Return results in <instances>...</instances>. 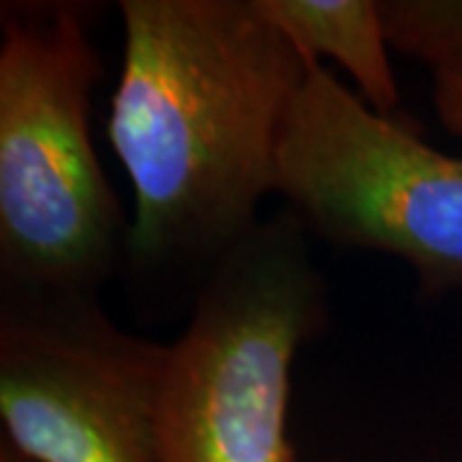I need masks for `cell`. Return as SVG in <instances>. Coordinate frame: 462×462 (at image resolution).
I'll use <instances>...</instances> for the list:
<instances>
[{"label": "cell", "instance_id": "obj_1", "mask_svg": "<svg viewBox=\"0 0 462 462\" xmlns=\"http://www.w3.org/2000/svg\"><path fill=\"white\" fill-rule=\"evenodd\" d=\"M108 139L134 190L129 257L214 267L260 224L311 69L257 0H124Z\"/></svg>", "mask_w": 462, "mask_h": 462}, {"label": "cell", "instance_id": "obj_2", "mask_svg": "<svg viewBox=\"0 0 462 462\" xmlns=\"http://www.w3.org/2000/svg\"><path fill=\"white\" fill-rule=\"evenodd\" d=\"M75 3L0 11V282L90 293L129 254L90 106L103 78Z\"/></svg>", "mask_w": 462, "mask_h": 462}, {"label": "cell", "instance_id": "obj_3", "mask_svg": "<svg viewBox=\"0 0 462 462\" xmlns=\"http://www.w3.org/2000/svg\"><path fill=\"white\" fill-rule=\"evenodd\" d=\"M306 234L288 208L260 218L211 267L188 327L167 345L162 462H298L291 373L329 319Z\"/></svg>", "mask_w": 462, "mask_h": 462}, {"label": "cell", "instance_id": "obj_4", "mask_svg": "<svg viewBox=\"0 0 462 462\" xmlns=\"http://www.w3.org/2000/svg\"><path fill=\"white\" fill-rule=\"evenodd\" d=\"M275 193L331 245L411 264L424 296L462 288V154L373 111L327 67L285 124Z\"/></svg>", "mask_w": 462, "mask_h": 462}, {"label": "cell", "instance_id": "obj_5", "mask_svg": "<svg viewBox=\"0 0 462 462\" xmlns=\"http://www.w3.org/2000/svg\"><path fill=\"white\" fill-rule=\"evenodd\" d=\"M167 345L90 293L0 282V419L29 462H162Z\"/></svg>", "mask_w": 462, "mask_h": 462}, {"label": "cell", "instance_id": "obj_6", "mask_svg": "<svg viewBox=\"0 0 462 462\" xmlns=\"http://www.w3.org/2000/svg\"><path fill=\"white\" fill-rule=\"evenodd\" d=\"M263 14L296 50L319 65L321 57L349 72L357 96L383 116L401 103L378 0H257Z\"/></svg>", "mask_w": 462, "mask_h": 462}, {"label": "cell", "instance_id": "obj_7", "mask_svg": "<svg viewBox=\"0 0 462 462\" xmlns=\"http://www.w3.org/2000/svg\"><path fill=\"white\" fill-rule=\"evenodd\" d=\"M391 47L434 69L462 57V0H383Z\"/></svg>", "mask_w": 462, "mask_h": 462}, {"label": "cell", "instance_id": "obj_8", "mask_svg": "<svg viewBox=\"0 0 462 462\" xmlns=\"http://www.w3.org/2000/svg\"><path fill=\"white\" fill-rule=\"evenodd\" d=\"M431 103L439 124L447 132L462 139V57H455L445 65L434 67Z\"/></svg>", "mask_w": 462, "mask_h": 462}, {"label": "cell", "instance_id": "obj_9", "mask_svg": "<svg viewBox=\"0 0 462 462\" xmlns=\"http://www.w3.org/2000/svg\"><path fill=\"white\" fill-rule=\"evenodd\" d=\"M0 462H29V460H26V457H21L16 449L3 439V442H0Z\"/></svg>", "mask_w": 462, "mask_h": 462}, {"label": "cell", "instance_id": "obj_10", "mask_svg": "<svg viewBox=\"0 0 462 462\" xmlns=\"http://www.w3.org/2000/svg\"><path fill=\"white\" fill-rule=\"evenodd\" d=\"M327 462H345V460H327Z\"/></svg>", "mask_w": 462, "mask_h": 462}]
</instances>
